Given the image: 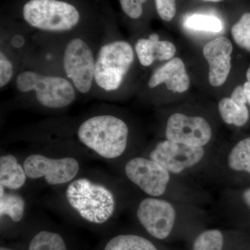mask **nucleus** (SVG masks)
<instances>
[{"label": "nucleus", "instance_id": "1a4fd4ad", "mask_svg": "<svg viewBox=\"0 0 250 250\" xmlns=\"http://www.w3.org/2000/svg\"><path fill=\"white\" fill-rule=\"evenodd\" d=\"M166 136L172 142L203 147L210 141L212 130L202 117L174 113L167 120Z\"/></svg>", "mask_w": 250, "mask_h": 250}, {"label": "nucleus", "instance_id": "6e6552de", "mask_svg": "<svg viewBox=\"0 0 250 250\" xmlns=\"http://www.w3.org/2000/svg\"><path fill=\"white\" fill-rule=\"evenodd\" d=\"M125 174L143 192L159 197L166 192L170 181V172L151 159L136 157L126 163Z\"/></svg>", "mask_w": 250, "mask_h": 250}, {"label": "nucleus", "instance_id": "20e7f679", "mask_svg": "<svg viewBox=\"0 0 250 250\" xmlns=\"http://www.w3.org/2000/svg\"><path fill=\"white\" fill-rule=\"evenodd\" d=\"M134 59V49L127 41L104 42L97 50L94 88L108 95L119 90Z\"/></svg>", "mask_w": 250, "mask_h": 250}, {"label": "nucleus", "instance_id": "f03ea898", "mask_svg": "<svg viewBox=\"0 0 250 250\" xmlns=\"http://www.w3.org/2000/svg\"><path fill=\"white\" fill-rule=\"evenodd\" d=\"M18 93L31 97L38 104L47 109H62L70 106L78 92L62 73L39 67H24L14 80Z\"/></svg>", "mask_w": 250, "mask_h": 250}, {"label": "nucleus", "instance_id": "dca6fc26", "mask_svg": "<svg viewBox=\"0 0 250 250\" xmlns=\"http://www.w3.org/2000/svg\"><path fill=\"white\" fill-rule=\"evenodd\" d=\"M24 167L14 155L6 154L0 158V185L11 190L21 188L27 182Z\"/></svg>", "mask_w": 250, "mask_h": 250}, {"label": "nucleus", "instance_id": "2eb2a0df", "mask_svg": "<svg viewBox=\"0 0 250 250\" xmlns=\"http://www.w3.org/2000/svg\"><path fill=\"white\" fill-rule=\"evenodd\" d=\"M248 100L243 85H238L230 98L220 100L218 104L219 112L223 121L228 125L241 126L249 119V111L247 107Z\"/></svg>", "mask_w": 250, "mask_h": 250}, {"label": "nucleus", "instance_id": "9d476101", "mask_svg": "<svg viewBox=\"0 0 250 250\" xmlns=\"http://www.w3.org/2000/svg\"><path fill=\"white\" fill-rule=\"evenodd\" d=\"M137 218L151 236L165 239L170 234L176 219V211L170 202L148 197L138 207Z\"/></svg>", "mask_w": 250, "mask_h": 250}, {"label": "nucleus", "instance_id": "aec40b11", "mask_svg": "<svg viewBox=\"0 0 250 250\" xmlns=\"http://www.w3.org/2000/svg\"><path fill=\"white\" fill-rule=\"evenodd\" d=\"M29 250H67L65 242L59 233L42 231L32 238Z\"/></svg>", "mask_w": 250, "mask_h": 250}, {"label": "nucleus", "instance_id": "a878e982", "mask_svg": "<svg viewBox=\"0 0 250 250\" xmlns=\"http://www.w3.org/2000/svg\"><path fill=\"white\" fill-rule=\"evenodd\" d=\"M158 15L163 21L169 22L176 14V0H155Z\"/></svg>", "mask_w": 250, "mask_h": 250}, {"label": "nucleus", "instance_id": "0eeeda50", "mask_svg": "<svg viewBox=\"0 0 250 250\" xmlns=\"http://www.w3.org/2000/svg\"><path fill=\"white\" fill-rule=\"evenodd\" d=\"M29 178H43L49 185H62L71 182L80 171V164L72 157L52 159L41 154H31L23 164Z\"/></svg>", "mask_w": 250, "mask_h": 250}, {"label": "nucleus", "instance_id": "412c9836", "mask_svg": "<svg viewBox=\"0 0 250 250\" xmlns=\"http://www.w3.org/2000/svg\"><path fill=\"white\" fill-rule=\"evenodd\" d=\"M16 67L14 56L4 46L0 50V88L3 89L14 80Z\"/></svg>", "mask_w": 250, "mask_h": 250}, {"label": "nucleus", "instance_id": "423d86ee", "mask_svg": "<svg viewBox=\"0 0 250 250\" xmlns=\"http://www.w3.org/2000/svg\"><path fill=\"white\" fill-rule=\"evenodd\" d=\"M62 72L79 94L88 95L95 84L96 53L89 41L81 34L70 36L62 46Z\"/></svg>", "mask_w": 250, "mask_h": 250}, {"label": "nucleus", "instance_id": "f257e3e1", "mask_svg": "<svg viewBox=\"0 0 250 250\" xmlns=\"http://www.w3.org/2000/svg\"><path fill=\"white\" fill-rule=\"evenodd\" d=\"M14 15L24 27L52 36L77 34L98 18L82 0H18Z\"/></svg>", "mask_w": 250, "mask_h": 250}, {"label": "nucleus", "instance_id": "f8f14e48", "mask_svg": "<svg viewBox=\"0 0 250 250\" xmlns=\"http://www.w3.org/2000/svg\"><path fill=\"white\" fill-rule=\"evenodd\" d=\"M233 46L226 37L220 36L203 47V54L209 65L208 82L212 86L223 85L231 70Z\"/></svg>", "mask_w": 250, "mask_h": 250}, {"label": "nucleus", "instance_id": "4be33fe9", "mask_svg": "<svg viewBox=\"0 0 250 250\" xmlns=\"http://www.w3.org/2000/svg\"><path fill=\"white\" fill-rule=\"evenodd\" d=\"M185 24L195 30L219 32L223 29V24L218 18L207 15H192L187 18Z\"/></svg>", "mask_w": 250, "mask_h": 250}, {"label": "nucleus", "instance_id": "c756f323", "mask_svg": "<svg viewBox=\"0 0 250 250\" xmlns=\"http://www.w3.org/2000/svg\"><path fill=\"white\" fill-rule=\"evenodd\" d=\"M0 250H13L9 249V248H3V247H1V248H0Z\"/></svg>", "mask_w": 250, "mask_h": 250}, {"label": "nucleus", "instance_id": "cd10ccee", "mask_svg": "<svg viewBox=\"0 0 250 250\" xmlns=\"http://www.w3.org/2000/svg\"><path fill=\"white\" fill-rule=\"evenodd\" d=\"M243 198L250 208V188L247 189L243 194Z\"/></svg>", "mask_w": 250, "mask_h": 250}, {"label": "nucleus", "instance_id": "a211bd4d", "mask_svg": "<svg viewBox=\"0 0 250 250\" xmlns=\"http://www.w3.org/2000/svg\"><path fill=\"white\" fill-rule=\"evenodd\" d=\"M25 200L18 194L4 193L0 197V215H7L15 223L21 221L25 211Z\"/></svg>", "mask_w": 250, "mask_h": 250}, {"label": "nucleus", "instance_id": "9b49d317", "mask_svg": "<svg viewBox=\"0 0 250 250\" xmlns=\"http://www.w3.org/2000/svg\"><path fill=\"white\" fill-rule=\"evenodd\" d=\"M205 154L203 147H192L166 140L156 145L149 157L170 173L179 174L200 163Z\"/></svg>", "mask_w": 250, "mask_h": 250}, {"label": "nucleus", "instance_id": "f3484780", "mask_svg": "<svg viewBox=\"0 0 250 250\" xmlns=\"http://www.w3.org/2000/svg\"><path fill=\"white\" fill-rule=\"evenodd\" d=\"M104 250H158L150 241L136 235H119L112 238Z\"/></svg>", "mask_w": 250, "mask_h": 250}, {"label": "nucleus", "instance_id": "393cba45", "mask_svg": "<svg viewBox=\"0 0 250 250\" xmlns=\"http://www.w3.org/2000/svg\"><path fill=\"white\" fill-rule=\"evenodd\" d=\"M123 12L132 20L142 17L144 5L147 0H118Z\"/></svg>", "mask_w": 250, "mask_h": 250}, {"label": "nucleus", "instance_id": "5701e85b", "mask_svg": "<svg viewBox=\"0 0 250 250\" xmlns=\"http://www.w3.org/2000/svg\"><path fill=\"white\" fill-rule=\"evenodd\" d=\"M224 238L221 231L207 230L200 233L193 243V250H222Z\"/></svg>", "mask_w": 250, "mask_h": 250}, {"label": "nucleus", "instance_id": "bb28decb", "mask_svg": "<svg viewBox=\"0 0 250 250\" xmlns=\"http://www.w3.org/2000/svg\"><path fill=\"white\" fill-rule=\"evenodd\" d=\"M247 76V82L243 85V90H244V93L246 94L247 100H248V103H249L250 106V67L248 69L246 74Z\"/></svg>", "mask_w": 250, "mask_h": 250}, {"label": "nucleus", "instance_id": "39448f33", "mask_svg": "<svg viewBox=\"0 0 250 250\" xmlns=\"http://www.w3.org/2000/svg\"><path fill=\"white\" fill-rule=\"evenodd\" d=\"M65 197L70 207L89 223H106L116 209L113 192L104 186L88 179H75L69 184Z\"/></svg>", "mask_w": 250, "mask_h": 250}, {"label": "nucleus", "instance_id": "6ab92c4d", "mask_svg": "<svg viewBox=\"0 0 250 250\" xmlns=\"http://www.w3.org/2000/svg\"><path fill=\"white\" fill-rule=\"evenodd\" d=\"M230 168L250 174V137L242 140L233 147L228 157Z\"/></svg>", "mask_w": 250, "mask_h": 250}, {"label": "nucleus", "instance_id": "7ed1b4c3", "mask_svg": "<svg viewBox=\"0 0 250 250\" xmlns=\"http://www.w3.org/2000/svg\"><path fill=\"white\" fill-rule=\"evenodd\" d=\"M77 138L85 147L105 159L121 156L127 146L129 127L111 114L90 117L79 126Z\"/></svg>", "mask_w": 250, "mask_h": 250}, {"label": "nucleus", "instance_id": "b1692460", "mask_svg": "<svg viewBox=\"0 0 250 250\" xmlns=\"http://www.w3.org/2000/svg\"><path fill=\"white\" fill-rule=\"evenodd\" d=\"M231 33L237 45L250 52V13L241 16L231 28Z\"/></svg>", "mask_w": 250, "mask_h": 250}, {"label": "nucleus", "instance_id": "c85d7f7f", "mask_svg": "<svg viewBox=\"0 0 250 250\" xmlns=\"http://www.w3.org/2000/svg\"><path fill=\"white\" fill-rule=\"evenodd\" d=\"M204 1H213V2H220V1H223V0H202Z\"/></svg>", "mask_w": 250, "mask_h": 250}, {"label": "nucleus", "instance_id": "ddd939ff", "mask_svg": "<svg viewBox=\"0 0 250 250\" xmlns=\"http://www.w3.org/2000/svg\"><path fill=\"white\" fill-rule=\"evenodd\" d=\"M164 83L167 90L182 93L188 90L190 78L186 70L183 61L173 58L156 69L148 81V86L154 88Z\"/></svg>", "mask_w": 250, "mask_h": 250}, {"label": "nucleus", "instance_id": "4468645a", "mask_svg": "<svg viewBox=\"0 0 250 250\" xmlns=\"http://www.w3.org/2000/svg\"><path fill=\"white\" fill-rule=\"evenodd\" d=\"M134 51L141 65L149 67L156 61L163 62L173 59L177 49L172 42L160 41L159 36L153 33L148 38L138 39Z\"/></svg>", "mask_w": 250, "mask_h": 250}]
</instances>
